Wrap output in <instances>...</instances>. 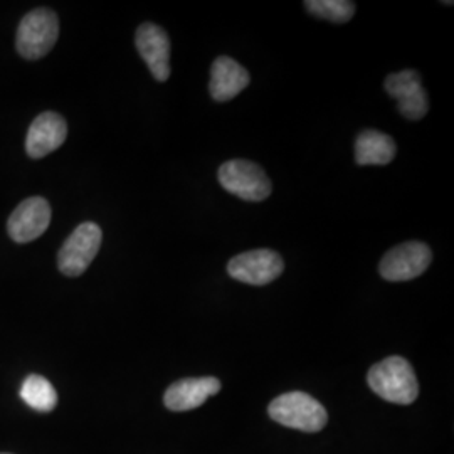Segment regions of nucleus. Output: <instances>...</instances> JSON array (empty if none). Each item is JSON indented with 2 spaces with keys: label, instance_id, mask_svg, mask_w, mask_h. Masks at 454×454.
<instances>
[{
  "label": "nucleus",
  "instance_id": "f257e3e1",
  "mask_svg": "<svg viewBox=\"0 0 454 454\" xmlns=\"http://www.w3.org/2000/svg\"><path fill=\"white\" fill-rule=\"evenodd\" d=\"M371 389L392 404L409 406L419 395V384L412 365L406 358L387 357L375 364L367 375Z\"/></svg>",
  "mask_w": 454,
  "mask_h": 454
},
{
  "label": "nucleus",
  "instance_id": "f03ea898",
  "mask_svg": "<svg viewBox=\"0 0 454 454\" xmlns=\"http://www.w3.org/2000/svg\"><path fill=\"white\" fill-rule=\"evenodd\" d=\"M268 412L273 421L303 433H318L328 422L325 407L305 392H288L276 397Z\"/></svg>",
  "mask_w": 454,
  "mask_h": 454
},
{
  "label": "nucleus",
  "instance_id": "7ed1b4c3",
  "mask_svg": "<svg viewBox=\"0 0 454 454\" xmlns=\"http://www.w3.org/2000/svg\"><path fill=\"white\" fill-rule=\"evenodd\" d=\"M58 37V16L51 9L39 7L20 20L17 29V51L24 59L35 61L44 58L49 51L54 48Z\"/></svg>",
  "mask_w": 454,
  "mask_h": 454
},
{
  "label": "nucleus",
  "instance_id": "20e7f679",
  "mask_svg": "<svg viewBox=\"0 0 454 454\" xmlns=\"http://www.w3.org/2000/svg\"><path fill=\"white\" fill-rule=\"evenodd\" d=\"M101 241H103L101 227L95 223L80 224L59 249V254H58L59 271L69 278L82 276L97 258Z\"/></svg>",
  "mask_w": 454,
  "mask_h": 454
},
{
  "label": "nucleus",
  "instance_id": "39448f33",
  "mask_svg": "<svg viewBox=\"0 0 454 454\" xmlns=\"http://www.w3.org/2000/svg\"><path fill=\"white\" fill-rule=\"evenodd\" d=\"M217 177L229 194L249 202H260L271 194V180L260 165L249 160H229L223 163Z\"/></svg>",
  "mask_w": 454,
  "mask_h": 454
},
{
  "label": "nucleus",
  "instance_id": "423d86ee",
  "mask_svg": "<svg viewBox=\"0 0 454 454\" xmlns=\"http://www.w3.org/2000/svg\"><path fill=\"white\" fill-rule=\"evenodd\" d=\"M433 253L427 244L409 241L392 247L379 264L380 276L387 281H409L421 276L431 264Z\"/></svg>",
  "mask_w": 454,
  "mask_h": 454
},
{
  "label": "nucleus",
  "instance_id": "0eeeda50",
  "mask_svg": "<svg viewBox=\"0 0 454 454\" xmlns=\"http://www.w3.org/2000/svg\"><path fill=\"white\" fill-rule=\"evenodd\" d=\"M285 262L281 256L271 249H254L243 254L234 256L227 262V273L234 279L253 285V286H264L275 281L278 276L283 273Z\"/></svg>",
  "mask_w": 454,
  "mask_h": 454
},
{
  "label": "nucleus",
  "instance_id": "6e6552de",
  "mask_svg": "<svg viewBox=\"0 0 454 454\" xmlns=\"http://www.w3.org/2000/svg\"><path fill=\"white\" fill-rule=\"evenodd\" d=\"M51 224V206L43 197L26 199L9 217L7 231L16 243H31L41 238Z\"/></svg>",
  "mask_w": 454,
  "mask_h": 454
},
{
  "label": "nucleus",
  "instance_id": "1a4fd4ad",
  "mask_svg": "<svg viewBox=\"0 0 454 454\" xmlns=\"http://www.w3.org/2000/svg\"><path fill=\"white\" fill-rule=\"evenodd\" d=\"M386 90L397 101V108L407 120H421L427 114L429 103L418 71L406 69L394 73L386 80Z\"/></svg>",
  "mask_w": 454,
  "mask_h": 454
},
{
  "label": "nucleus",
  "instance_id": "9d476101",
  "mask_svg": "<svg viewBox=\"0 0 454 454\" xmlns=\"http://www.w3.org/2000/svg\"><path fill=\"white\" fill-rule=\"evenodd\" d=\"M135 44L153 78L167 82L170 76V39L162 27L152 22L142 24L135 35Z\"/></svg>",
  "mask_w": 454,
  "mask_h": 454
},
{
  "label": "nucleus",
  "instance_id": "9b49d317",
  "mask_svg": "<svg viewBox=\"0 0 454 454\" xmlns=\"http://www.w3.org/2000/svg\"><path fill=\"white\" fill-rule=\"evenodd\" d=\"M67 137L65 118L54 112L39 114L26 137V152L31 159H44L63 145Z\"/></svg>",
  "mask_w": 454,
  "mask_h": 454
},
{
  "label": "nucleus",
  "instance_id": "f8f14e48",
  "mask_svg": "<svg viewBox=\"0 0 454 454\" xmlns=\"http://www.w3.org/2000/svg\"><path fill=\"white\" fill-rule=\"evenodd\" d=\"M221 380L215 377L182 379L174 382L163 395V404L170 411L184 412L206 404V401L221 390Z\"/></svg>",
  "mask_w": 454,
  "mask_h": 454
},
{
  "label": "nucleus",
  "instance_id": "ddd939ff",
  "mask_svg": "<svg viewBox=\"0 0 454 454\" xmlns=\"http://www.w3.org/2000/svg\"><path fill=\"white\" fill-rule=\"evenodd\" d=\"M247 84L249 73L232 58L221 56L212 63L209 91L215 101H231L244 91Z\"/></svg>",
  "mask_w": 454,
  "mask_h": 454
},
{
  "label": "nucleus",
  "instance_id": "4468645a",
  "mask_svg": "<svg viewBox=\"0 0 454 454\" xmlns=\"http://www.w3.org/2000/svg\"><path fill=\"white\" fill-rule=\"evenodd\" d=\"M395 157V142L382 131H362L356 142L358 165H387Z\"/></svg>",
  "mask_w": 454,
  "mask_h": 454
},
{
  "label": "nucleus",
  "instance_id": "2eb2a0df",
  "mask_svg": "<svg viewBox=\"0 0 454 454\" xmlns=\"http://www.w3.org/2000/svg\"><path fill=\"white\" fill-rule=\"evenodd\" d=\"M20 397L27 406L39 412H51L58 406V392L52 387V384L46 377L35 373L24 380L20 387Z\"/></svg>",
  "mask_w": 454,
  "mask_h": 454
},
{
  "label": "nucleus",
  "instance_id": "dca6fc26",
  "mask_svg": "<svg viewBox=\"0 0 454 454\" xmlns=\"http://www.w3.org/2000/svg\"><path fill=\"white\" fill-rule=\"evenodd\" d=\"M305 7L313 16L343 24L356 14V4L348 0H307Z\"/></svg>",
  "mask_w": 454,
  "mask_h": 454
},
{
  "label": "nucleus",
  "instance_id": "f3484780",
  "mask_svg": "<svg viewBox=\"0 0 454 454\" xmlns=\"http://www.w3.org/2000/svg\"><path fill=\"white\" fill-rule=\"evenodd\" d=\"M4 454H5V453H4Z\"/></svg>",
  "mask_w": 454,
  "mask_h": 454
}]
</instances>
